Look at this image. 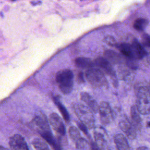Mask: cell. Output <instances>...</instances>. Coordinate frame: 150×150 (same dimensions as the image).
I'll list each match as a JSON object with an SVG mask.
<instances>
[{"label": "cell", "mask_w": 150, "mask_h": 150, "mask_svg": "<svg viewBox=\"0 0 150 150\" xmlns=\"http://www.w3.org/2000/svg\"><path fill=\"white\" fill-rule=\"evenodd\" d=\"M31 123L33 128L35 129L39 134L43 132L50 130L47 118L43 113H37Z\"/></svg>", "instance_id": "cell-6"}, {"label": "cell", "mask_w": 150, "mask_h": 150, "mask_svg": "<svg viewBox=\"0 0 150 150\" xmlns=\"http://www.w3.org/2000/svg\"><path fill=\"white\" fill-rule=\"evenodd\" d=\"M74 112L80 120L88 128H93L94 127V118L92 110L87 106L82 104H76L74 106Z\"/></svg>", "instance_id": "cell-4"}, {"label": "cell", "mask_w": 150, "mask_h": 150, "mask_svg": "<svg viewBox=\"0 0 150 150\" xmlns=\"http://www.w3.org/2000/svg\"><path fill=\"white\" fill-rule=\"evenodd\" d=\"M104 41L105 43H107V45H108L110 46H116L117 45L114 37H112V36H110V35L106 36L104 38Z\"/></svg>", "instance_id": "cell-25"}, {"label": "cell", "mask_w": 150, "mask_h": 150, "mask_svg": "<svg viewBox=\"0 0 150 150\" xmlns=\"http://www.w3.org/2000/svg\"><path fill=\"white\" fill-rule=\"evenodd\" d=\"M148 148L146 146H141V147H138L137 148V149H147Z\"/></svg>", "instance_id": "cell-30"}, {"label": "cell", "mask_w": 150, "mask_h": 150, "mask_svg": "<svg viewBox=\"0 0 150 150\" xmlns=\"http://www.w3.org/2000/svg\"><path fill=\"white\" fill-rule=\"evenodd\" d=\"M116 47L125 57L135 59L133 56L131 46L129 42H124L117 44Z\"/></svg>", "instance_id": "cell-18"}, {"label": "cell", "mask_w": 150, "mask_h": 150, "mask_svg": "<svg viewBox=\"0 0 150 150\" xmlns=\"http://www.w3.org/2000/svg\"><path fill=\"white\" fill-rule=\"evenodd\" d=\"M74 74L70 69H63L56 75V80L60 91L64 94H69L73 87Z\"/></svg>", "instance_id": "cell-2"}, {"label": "cell", "mask_w": 150, "mask_h": 150, "mask_svg": "<svg viewBox=\"0 0 150 150\" xmlns=\"http://www.w3.org/2000/svg\"><path fill=\"white\" fill-rule=\"evenodd\" d=\"M49 121L53 129L58 134L59 137H65L66 130L64 125L60 117L56 113H52L49 117Z\"/></svg>", "instance_id": "cell-9"}, {"label": "cell", "mask_w": 150, "mask_h": 150, "mask_svg": "<svg viewBox=\"0 0 150 150\" xmlns=\"http://www.w3.org/2000/svg\"><path fill=\"white\" fill-rule=\"evenodd\" d=\"M33 145L36 149H49V148L47 144L42 139L39 138H35L32 142Z\"/></svg>", "instance_id": "cell-23"}, {"label": "cell", "mask_w": 150, "mask_h": 150, "mask_svg": "<svg viewBox=\"0 0 150 150\" xmlns=\"http://www.w3.org/2000/svg\"><path fill=\"white\" fill-rule=\"evenodd\" d=\"M77 126L79 128V129L83 131V132L87 135V137H88V138H90V135L88 134V131H87V127L81 121H80V122H77Z\"/></svg>", "instance_id": "cell-27"}, {"label": "cell", "mask_w": 150, "mask_h": 150, "mask_svg": "<svg viewBox=\"0 0 150 150\" xmlns=\"http://www.w3.org/2000/svg\"><path fill=\"white\" fill-rule=\"evenodd\" d=\"M53 100L54 103H55L56 105L58 107L59 110L61 112L62 117H63V119L66 122H69L70 121V116L68 113L67 110L65 108V107L63 105V104L58 100L57 98L56 97H53Z\"/></svg>", "instance_id": "cell-20"}, {"label": "cell", "mask_w": 150, "mask_h": 150, "mask_svg": "<svg viewBox=\"0 0 150 150\" xmlns=\"http://www.w3.org/2000/svg\"><path fill=\"white\" fill-rule=\"evenodd\" d=\"M95 66L101 70L103 72L105 73L109 76L111 79L115 87L118 84L117 78L115 71L112 68L110 62L105 58L103 57H98L95 60Z\"/></svg>", "instance_id": "cell-5"}, {"label": "cell", "mask_w": 150, "mask_h": 150, "mask_svg": "<svg viewBox=\"0 0 150 150\" xmlns=\"http://www.w3.org/2000/svg\"><path fill=\"white\" fill-rule=\"evenodd\" d=\"M119 127L125 135L130 139H134L137 136V128L132 121L124 116L119 122Z\"/></svg>", "instance_id": "cell-8"}, {"label": "cell", "mask_w": 150, "mask_h": 150, "mask_svg": "<svg viewBox=\"0 0 150 150\" xmlns=\"http://www.w3.org/2000/svg\"><path fill=\"white\" fill-rule=\"evenodd\" d=\"M149 89H150V81H149Z\"/></svg>", "instance_id": "cell-32"}, {"label": "cell", "mask_w": 150, "mask_h": 150, "mask_svg": "<svg viewBox=\"0 0 150 150\" xmlns=\"http://www.w3.org/2000/svg\"><path fill=\"white\" fill-rule=\"evenodd\" d=\"M40 135L49 145H50L52 146V148L53 149H62V146H60V145H59V144L58 143L57 140L53 136L50 130L43 132L42 134H40Z\"/></svg>", "instance_id": "cell-17"}, {"label": "cell", "mask_w": 150, "mask_h": 150, "mask_svg": "<svg viewBox=\"0 0 150 150\" xmlns=\"http://www.w3.org/2000/svg\"><path fill=\"white\" fill-rule=\"evenodd\" d=\"M95 144L98 149H108L107 137L104 130L101 128H96L93 132Z\"/></svg>", "instance_id": "cell-10"}, {"label": "cell", "mask_w": 150, "mask_h": 150, "mask_svg": "<svg viewBox=\"0 0 150 150\" xmlns=\"http://www.w3.org/2000/svg\"><path fill=\"white\" fill-rule=\"evenodd\" d=\"M105 58L110 62L113 63H119L121 62V57L114 51L111 50H105L104 52Z\"/></svg>", "instance_id": "cell-19"}, {"label": "cell", "mask_w": 150, "mask_h": 150, "mask_svg": "<svg viewBox=\"0 0 150 150\" xmlns=\"http://www.w3.org/2000/svg\"><path fill=\"white\" fill-rule=\"evenodd\" d=\"M148 24V21L145 18H138L137 19L133 24L134 28L138 31L144 30Z\"/></svg>", "instance_id": "cell-21"}, {"label": "cell", "mask_w": 150, "mask_h": 150, "mask_svg": "<svg viewBox=\"0 0 150 150\" xmlns=\"http://www.w3.org/2000/svg\"><path fill=\"white\" fill-rule=\"evenodd\" d=\"M76 148L78 149H91V144H90L86 139L81 138L76 143Z\"/></svg>", "instance_id": "cell-24"}, {"label": "cell", "mask_w": 150, "mask_h": 150, "mask_svg": "<svg viewBox=\"0 0 150 150\" xmlns=\"http://www.w3.org/2000/svg\"><path fill=\"white\" fill-rule=\"evenodd\" d=\"M146 60H147V62L150 64V52H149L148 54H146Z\"/></svg>", "instance_id": "cell-29"}, {"label": "cell", "mask_w": 150, "mask_h": 150, "mask_svg": "<svg viewBox=\"0 0 150 150\" xmlns=\"http://www.w3.org/2000/svg\"><path fill=\"white\" fill-rule=\"evenodd\" d=\"M142 43L145 46L150 49V35L148 34H143L142 36Z\"/></svg>", "instance_id": "cell-26"}, {"label": "cell", "mask_w": 150, "mask_h": 150, "mask_svg": "<svg viewBox=\"0 0 150 150\" xmlns=\"http://www.w3.org/2000/svg\"><path fill=\"white\" fill-rule=\"evenodd\" d=\"M76 80L79 83H83L84 82V77L82 72H79L77 74Z\"/></svg>", "instance_id": "cell-28"}, {"label": "cell", "mask_w": 150, "mask_h": 150, "mask_svg": "<svg viewBox=\"0 0 150 150\" xmlns=\"http://www.w3.org/2000/svg\"><path fill=\"white\" fill-rule=\"evenodd\" d=\"M85 77L88 82L95 88L108 87V81L103 71L98 67L88 69L85 73Z\"/></svg>", "instance_id": "cell-3"}, {"label": "cell", "mask_w": 150, "mask_h": 150, "mask_svg": "<svg viewBox=\"0 0 150 150\" xmlns=\"http://www.w3.org/2000/svg\"><path fill=\"white\" fill-rule=\"evenodd\" d=\"M134 57L136 59H141L146 55V52L142 45L135 38H132L129 42Z\"/></svg>", "instance_id": "cell-12"}, {"label": "cell", "mask_w": 150, "mask_h": 150, "mask_svg": "<svg viewBox=\"0 0 150 150\" xmlns=\"http://www.w3.org/2000/svg\"><path fill=\"white\" fill-rule=\"evenodd\" d=\"M69 133L71 139L75 144L81 138L79 129L74 126H71L69 127Z\"/></svg>", "instance_id": "cell-22"}, {"label": "cell", "mask_w": 150, "mask_h": 150, "mask_svg": "<svg viewBox=\"0 0 150 150\" xmlns=\"http://www.w3.org/2000/svg\"><path fill=\"white\" fill-rule=\"evenodd\" d=\"M147 126L150 128V122H147Z\"/></svg>", "instance_id": "cell-31"}, {"label": "cell", "mask_w": 150, "mask_h": 150, "mask_svg": "<svg viewBox=\"0 0 150 150\" xmlns=\"http://www.w3.org/2000/svg\"><path fill=\"white\" fill-rule=\"evenodd\" d=\"M137 96L136 105L141 114L150 113V89L149 84L140 83L135 88Z\"/></svg>", "instance_id": "cell-1"}, {"label": "cell", "mask_w": 150, "mask_h": 150, "mask_svg": "<svg viewBox=\"0 0 150 150\" xmlns=\"http://www.w3.org/2000/svg\"><path fill=\"white\" fill-rule=\"evenodd\" d=\"M12 1H14V0H12Z\"/></svg>", "instance_id": "cell-33"}, {"label": "cell", "mask_w": 150, "mask_h": 150, "mask_svg": "<svg viewBox=\"0 0 150 150\" xmlns=\"http://www.w3.org/2000/svg\"><path fill=\"white\" fill-rule=\"evenodd\" d=\"M98 112L102 124H109L113 120V114L110 104L105 101H101L99 104Z\"/></svg>", "instance_id": "cell-7"}, {"label": "cell", "mask_w": 150, "mask_h": 150, "mask_svg": "<svg viewBox=\"0 0 150 150\" xmlns=\"http://www.w3.org/2000/svg\"><path fill=\"white\" fill-rule=\"evenodd\" d=\"M9 144L12 149L15 150H28V144L25 139L19 134L13 135L9 139Z\"/></svg>", "instance_id": "cell-11"}, {"label": "cell", "mask_w": 150, "mask_h": 150, "mask_svg": "<svg viewBox=\"0 0 150 150\" xmlns=\"http://www.w3.org/2000/svg\"><path fill=\"white\" fill-rule=\"evenodd\" d=\"M130 114L131 121L137 129H140L141 128V118L140 117V112L138 111L137 105H132L130 109Z\"/></svg>", "instance_id": "cell-16"}, {"label": "cell", "mask_w": 150, "mask_h": 150, "mask_svg": "<svg viewBox=\"0 0 150 150\" xmlns=\"http://www.w3.org/2000/svg\"><path fill=\"white\" fill-rule=\"evenodd\" d=\"M81 100L86 103L87 105L92 110L94 113H97L98 111L99 105L97 101L87 93L82 92L80 94Z\"/></svg>", "instance_id": "cell-13"}, {"label": "cell", "mask_w": 150, "mask_h": 150, "mask_svg": "<svg viewBox=\"0 0 150 150\" xmlns=\"http://www.w3.org/2000/svg\"><path fill=\"white\" fill-rule=\"evenodd\" d=\"M76 65L80 68L82 69H90L95 66L94 60H93L90 58L80 57L74 60Z\"/></svg>", "instance_id": "cell-15"}, {"label": "cell", "mask_w": 150, "mask_h": 150, "mask_svg": "<svg viewBox=\"0 0 150 150\" xmlns=\"http://www.w3.org/2000/svg\"><path fill=\"white\" fill-rule=\"evenodd\" d=\"M114 143L117 148L119 150H128L129 149L128 142L122 134H115L114 137Z\"/></svg>", "instance_id": "cell-14"}]
</instances>
